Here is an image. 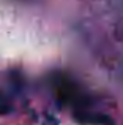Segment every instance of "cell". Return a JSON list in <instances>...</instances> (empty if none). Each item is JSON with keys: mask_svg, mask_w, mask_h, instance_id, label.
<instances>
[{"mask_svg": "<svg viewBox=\"0 0 123 125\" xmlns=\"http://www.w3.org/2000/svg\"><path fill=\"white\" fill-rule=\"evenodd\" d=\"M73 117L79 124H88V125H114V120L109 116L101 113H88V111H76Z\"/></svg>", "mask_w": 123, "mask_h": 125, "instance_id": "cell-1", "label": "cell"}, {"mask_svg": "<svg viewBox=\"0 0 123 125\" xmlns=\"http://www.w3.org/2000/svg\"><path fill=\"white\" fill-rule=\"evenodd\" d=\"M43 125H60V124H59V120H57L52 114H49V116H46V120H44Z\"/></svg>", "mask_w": 123, "mask_h": 125, "instance_id": "cell-2", "label": "cell"}]
</instances>
